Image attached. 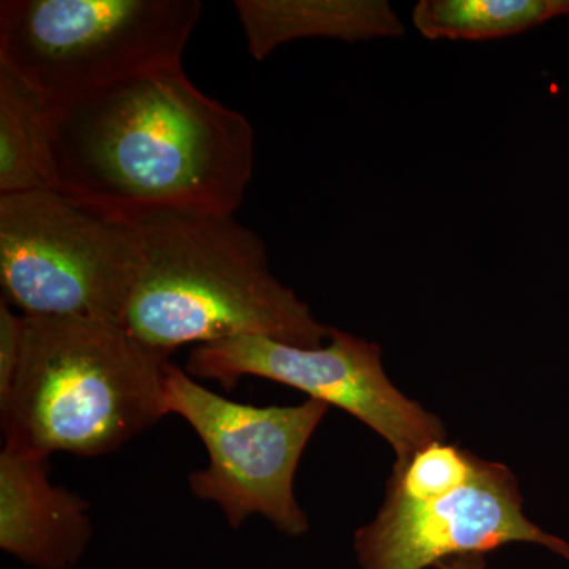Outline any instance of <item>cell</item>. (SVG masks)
<instances>
[{
    "mask_svg": "<svg viewBox=\"0 0 569 569\" xmlns=\"http://www.w3.org/2000/svg\"><path fill=\"white\" fill-rule=\"evenodd\" d=\"M252 123L200 91L182 66L44 107L48 187L116 219L234 216L253 174Z\"/></svg>",
    "mask_w": 569,
    "mask_h": 569,
    "instance_id": "6da1fadb",
    "label": "cell"
},
{
    "mask_svg": "<svg viewBox=\"0 0 569 569\" xmlns=\"http://www.w3.org/2000/svg\"><path fill=\"white\" fill-rule=\"evenodd\" d=\"M141 266L122 325L173 355L238 336L317 348L331 337L269 269L263 239L234 216L156 212L133 220Z\"/></svg>",
    "mask_w": 569,
    "mask_h": 569,
    "instance_id": "7a4b0ae2",
    "label": "cell"
},
{
    "mask_svg": "<svg viewBox=\"0 0 569 569\" xmlns=\"http://www.w3.org/2000/svg\"><path fill=\"white\" fill-rule=\"evenodd\" d=\"M22 317L20 372L0 407L6 447L44 458H99L170 415V355L118 321Z\"/></svg>",
    "mask_w": 569,
    "mask_h": 569,
    "instance_id": "3957f363",
    "label": "cell"
},
{
    "mask_svg": "<svg viewBox=\"0 0 569 569\" xmlns=\"http://www.w3.org/2000/svg\"><path fill=\"white\" fill-rule=\"evenodd\" d=\"M200 0H3L0 67L48 104L182 66Z\"/></svg>",
    "mask_w": 569,
    "mask_h": 569,
    "instance_id": "277c9868",
    "label": "cell"
},
{
    "mask_svg": "<svg viewBox=\"0 0 569 569\" xmlns=\"http://www.w3.org/2000/svg\"><path fill=\"white\" fill-rule=\"evenodd\" d=\"M140 266L134 223L58 190L0 194V283L22 316L122 323Z\"/></svg>",
    "mask_w": 569,
    "mask_h": 569,
    "instance_id": "5b68a950",
    "label": "cell"
},
{
    "mask_svg": "<svg viewBox=\"0 0 569 569\" xmlns=\"http://www.w3.org/2000/svg\"><path fill=\"white\" fill-rule=\"evenodd\" d=\"M168 411L189 422L203 441L208 467L189 475L190 490L222 509L233 529L252 516L299 537L309 530L295 497L302 452L328 413V403L257 407L236 402L198 383L186 369H164Z\"/></svg>",
    "mask_w": 569,
    "mask_h": 569,
    "instance_id": "8992f818",
    "label": "cell"
},
{
    "mask_svg": "<svg viewBox=\"0 0 569 569\" xmlns=\"http://www.w3.org/2000/svg\"><path fill=\"white\" fill-rule=\"evenodd\" d=\"M186 372L224 389L258 377L306 392L365 422L395 449L402 466L422 448L445 441L443 422L389 381L377 343L332 328L326 346H288L261 336H238L193 347Z\"/></svg>",
    "mask_w": 569,
    "mask_h": 569,
    "instance_id": "52a82bcc",
    "label": "cell"
},
{
    "mask_svg": "<svg viewBox=\"0 0 569 569\" xmlns=\"http://www.w3.org/2000/svg\"><path fill=\"white\" fill-rule=\"evenodd\" d=\"M509 542L545 546L569 561V542L523 515L511 470L482 459L467 485L448 496L421 503L385 498L377 518L355 535L361 569H426Z\"/></svg>",
    "mask_w": 569,
    "mask_h": 569,
    "instance_id": "ba28073f",
    "label": "cell"
},
{
    "mask_svg": "<svg viewBox=\"0 0 569 569\" xmlns=\"http://www.w3.org/2000/svg\"><path fill=\"white\" fill-rule=\"evenodd\" d=\"M48 459L0 452V548L36 569H70L91 541V503L52 485Z\"/></svg>",
    "mask_w": 569,
    "mask_h": 569,
    "instance_id": "9c48e42d",
    "label": "cell"
},
{
    "mask_svg": "<svg viewBox=\"0 0 569 569\" xmlns=\"http://www.w3.org/2000/svg\"><path fill=\"white\" fill-rule=\"evenodd\" d=\"M247 51L261 62L291 40L326 37L347 41L402 36L387 2L353 0H236Z\"/></svg>",
    "mask_w": 569,
    "mask_h": 569,
    "instance_id": "30bf717a",
    "label": "cell"
},
{
    "mask_svg": "<svg viewBox=\"0 0 569 569\" xmlns=\"http://www.w3.org/2000/svg\"><path fill=\"white\" fill-rule=\"evenodd\" d=\"M563 14H569V0H421L411 18L429 40H493Z\"/></svg>",
    "mask_w": 569,
    "mask_h": 569,
    "instance_id": "8fae6325",
    "label": "cell"
},
{
    "mask_svg": "<svg viewBox=\"0 0 569 569\" xmlns=\"http://www.w3.org/2000/svg\"><path fill=\"white\" fill-rule=\"evenodd\" d=\"M44 102L0 67V194L50 189L41 167Z\"/></svg>",
    "mask_w": 569,
    "mask_h": 569,
    "instance_id": "7c38bea8",
    "label": "cell"
},
{
    "mask_svg": "<svg viewBox=\"0 0 569 569\" xmlns=\"http://www.w3.org/2000/svg\"><path fill=\"white\" fill-rule=\"evenodd\" d=\"M478 459L447 441L430 443L402 466H395L387 497L421 503L448 496L473 477Z\"/></svg>",
    "mask_w": 569,
    "mask_h": 569,
    "instance_id": "4fadbf2b",
    "label": "cell"
},
{
    "mask_svg": "<svg viewBox=\"0 0 569 569\" xmlns=\"http://www.w3.org/2000/svg\"><path fill=\"white\" fill-rule=\"evenodd\" d=\"M24 317L14 312L6 298L0 299V407L9 400L20 372Z\"/></svg>",
    "mask_w": 569,
    "mask_h": 569,
    "instance_id": "5bb4252c",
    "label": "cell"
},
{
    "mask_svg": "<svg viewBox=\"0 0 569 569\" xmlns=\"http://www.w3.org/2000/svg\"><path fill=\"white\" fill-rule=\"evenodd\" d=\"M437 569H486L485 556H462L440 561Z\"/></svg>",
    "mask_w": 569,
    "mask_h": 569,
    "instance_id": "9a60e30c",
    "label": "cell"
}]
</instances>
